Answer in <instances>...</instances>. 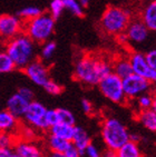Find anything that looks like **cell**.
Listing matches in <instances>:
<instances>
[{
	"label": "cell",
	"mask_w": 156,
	"mask_h": 157,
	"mask_svg": "<svg viewBox=\"0 0 156 157\" xmlns=\"http://www.w3.org/2000/svg\"><path fill=\"white\" fill-rule=\"evenodd\" d=\"M111 71L113 66L108 61L94 56H83L75 65L74 77L81 84L96 86L100 82V79Z\"/></svg>",
	"instance_id": "1"
},
{
	"label": "cell",
	"mask_w": 156,
	"mask_h": 157,
	"mask_svg": "<svg viewBox=\"0 0 156 157\" xmlns=\"http://www.w3.org/2000/svg\"><path fill=\"white\" fill-rule=\"evenodd\" d=\"M5 52L12 60L15 68L24 69L28 63L36 59V42H33L25 33L5 42Z\"/></svg>",
	"instance_id": "2"
},
{
	"label": "cell",
	"mask_w": 156,
	"mask_h": 157,
	"mask_svg": "<svg viewBox=\"0 0 156 157\" xmlns=\"http://www.w3.org/2000/svg\"><path fill=\"white\" fill-rule=\"evenodd\" d=\"M55 24L56 20L49 12H41L35 18L24 21L22 33H26L33 42L42 45L51 38L55 30Z\"/></svg>",
	"instance_id": "3"
},
{
	"label": "cell",
	"mask_w": 156,
	"mask_h": 157,
	"mask_svg": "<svg viewBox=\"0 0 156 157\" xmlns=\"http://www.w3.org/2000/svg\"><path fill=\"white\" fill-rule=\"evenodd\" d=\"M100 136L106 147L117 151L120 146L129 140V132L119 119L108 117L102 123Z\"/></svg>",
	"instance_id": "4"
},
{
	"label": "cell",
	"mask_w": 156,
	"mask_h": 157,
	"mask_svg": "<svg viewBox=\"0 0 156 157\" xmlns=\"http://www.w3.org/2000/svg\"><path fill=\"white\" fill-rule=\"evenodd\" d=\"M131 21V13L119 7H108L100 18L103 30L109 35L124 33Z\"/></svg>",
	"instance_id": "5"
},
{
	"label": "cell",
	"mask_w": 156,
	"mask_h": 157,
	"mask_svg": "<svg viewBox=\"0 0 156 157\" xmlns=\"http://www.w3.org/2000/svg\"><path fill=\"white\" fill-rule=\"evenodd\" d=\"M97 86L103 96L111 103L124 104L126 101V96L123 89V79L113 71L100 79Z\"/></svg>",
	"instance_id": "6"
},
{
	"label": "cell",
	"mask_w": 156,
	"mask_h": 157,
	"mask_svg": "<svg viewBox=\"0 0 156 157\" xmlns=\"http://www.w3.org/2000/svg\"><path fill=\"white\" fill-rule=\"evenodd\" d=\"M46 112L47 108L45 105L37 100H31L22 118L25 119L26 124L35 130L46 132L49 129V126L46 121Z\"/></svg>",
	"instance_id": "7"
},
{
	"label": "cell",
	"mask_w": 156,
	"mask_h": 157,
	"mask_svg": "<svg viewBox=\"0 0 156 157\" xmlns=\"http://www.w3.org/2000/svg\"><path fill=\"white\" fill-rule=\"evenodd\" d=\"M123 89L126 99H136L138 96L150 93L153 89V84L144 77L133 73L123 78Z\"/></svg>",
	"instance_id": "8"
},
{
	"label": "cell",
	"mask_w": 156,
	"mask_h": 157,
	"mask_svg": "<svg viewBox=\"0 0 156 157\" xmlns=\"http://www.w3.org/2000/svg\"><path fill=\"white\" fill-rule=\"evenodd\" d=\"M24 29V20L17 15H0V39L7 42L16 37Z\"/></svg>",
	"instance_id": "9"
},
{
	"label": "cell",
	"mask_w": 156,
	"mask_h": 157,
	"mask_svg": "<svg viewBox=\"0 0 156 157\" xmlns=\"http://www.w3.org/2000/svg\"><path fill=\"white\" fill-rule=\"evenodd\" d=\"M22 70H24L25 75L27 76L33 84L40 86V87H42L47 82V80L50 79L48 67L46 66L41 59H33Z\"/></svg>",
	"instance_id": "10"
},
{
	"label": "cell",
	"mask_w": 156,
	"mask_h": 157,
	"mask_svg": "<svg viewBox=\"0 0 156 157\" xmlns=\"http://www.w3.org/2000/svg\"><path fill=\"white\" fill-rule=\"evenodd\" d=\"M133 68V73L139 75L142 77L150 80L153 85L156 84V70L147 63L145 54L142 52H134L128 58Z\"/></svg>",
	"instance_id": "11"
},
{
	"label": "cell",
	"mask_w": 156,
	"mask_h": 157,
	"mask_svg": "<svg viewBox=\"0 0 156 157\" xmlns=\"http://www.w3.org/2000/svg\"><path fill=\"white\" fill-rule=\"evenodd\" d=\"M124 33L126 35L127 41L133 44H143L148 40L150 31L142 21V19H139V20L129 21Z\"/></svg>",
	"instance_id": "12"
},
{
	"label": "cell",
	"mask_w": 156,
	"mask_h": 157,
	"mask_svg": "<svg viewBox=\"0 0 156 157\" xmlns=\"http://www.w3.org/2000/svg\"><path fill=\"white\" fill-rule=\"evenodd\" d=\"M14 151L19 157H44L42 148L31 139H17Z\"/></svg>",
	"instance_id": "13"
},
{
	"label": "cell",
	"mask_w": 156,
	"mask_h": 157,
	"mask_svg": "<svg viewBox=\"0 0 156 157\" xmlns=\"http://www.w3.org/2000/svg\"><path fill=\"white\" fill-rule=\"evenodd\" d=\"M28 105H29V101L22 98L18 93H16L12 96H10L9 99L7 100L6 109L17 118H22Z\"/></svg>",
	"instance_id": "14"
},
{
	"label": "cell",
	"mask_w": 156,
	"mask_h": 157,
	"mask_svg": "<svg viewBox=\"0 0 156 157\" xmlns=\"http://www.w3.org/2000/svg\"><path fill=\"white\" fill-rule=\"evenodd\" d=\"M19 129H20L19 118L14 116L7 109L0 110V130L16 135V132H18Z\"/></svg>",
	"instance_id": "15"
},
{
	"label": "cell",
	"mask_w": 156,
	"mask_h": 157,
	"mask_svg": "<svg viewBox=\"0 0 156 157\" xmlns=\"http://www.w3.org/2000/svg\"><path fill=\"white\" fill-rule=\"evenodd\" d=\"M92 143L89 135L83 127L75 126V132H74V136L72 139V144L84 155V151L88 145Z\"/></svg>",
	"instance_id": "16"
},
{
	"label": "cell",
	"mask_w": 156,
	"mask_h": 157,
	"mask_svg": "<svg viewBox=\"0 0 156 157\" xmlns=\"http://www.w3.org/2000/svg\"><path fill=\"white\" fill-rule=\"evenodd\" d=\"M142 21L150 31L156 33V0H152L142 12Z\"/></svg>",
	"instance_id": "17"
},
{
	"label": "cell",
	"mask_w": 156,
	"mask_h": 157,
	"mask_svg": "<svg viewBox=\"0 0 156 157\" xmlns=\"http://www.w3.org/2000/svg\"><path fill=\"white\" fill-rule=\"evenodd\" d=\"M48 130H49V134H53L55 136L72 142V136H74V132H75V125L57 123L54 126H51Z\"/></svg>",
	"instance_id": "18"
},
{
	"label": "cell",
	"mask_w": 156,
	"mask_h": 157,
	"mask_svg": "<svg viewBox=\"0 0 156 157\" xmlns=\"http://www.w3.org/2000/svg\"><path fill=\"white\" fill-rule=\"evenodd\" d=\"M137 119L144 128L152 133H156V113L152 108L141 110L138 113Z\"/></svg>",
	"instance_id": "19"
},
{
	"label": "cell",
	"mask_w": 156,
	"mask_h": 157,
	"mask_svg": "<svg viewBox=\"0 0 156 157\" xmlns=\"http://www.w3.org/2000/svg\"><path fill=\"white\" fill-rule=\"evenodd\" d=\"M117 157H143L138 143L128 140L116 151Z\"/></svg>",
	"instance_id": "20"
},
{
	"label": "cell",
	"mask_w": 156,
	"mask_h": 157,
	"mask_svg": "<svg viewBox=\"0 0 156 157\" xmlns=\"http://www.w3.org/2000/svg\"><path fill=\"white\" fill-rule=\"evenodd\" d=\"M70 144H72V142L55 136L53 134H49L48 138H47V146H48L49 151L64 153V151L68 148V146L70 145Z\"/></svg>",
	"instance_id": "21"
},
{
	"label": "cell",
	"mask_w": 156,
	"mask_h": 157,
	"mask_svg": "<svg viewBox=\"0 0 156 157\" xmlns=\"http://www.w3.org/2000/svg\"><path fill=\"white\" fill-rule=\"evenodd\" d=\"M113 73L116 74L118 77L123 79L127 76L133 74V68L131 65L129 59H125V58H120L117 61H115L114 66H113Z\"/></svg>",
	"instance_id": "22"
},
{
	"label": "cell",
	"mask_w": 156,
	"mask_h": 157,
	"mask_svg": "<svg viewBox=\"0 0 156 157\" xmlns=\"http://www.w3.org/2000/svg\"><path fill=\"white\" fill-rule=\"evenodd\" d=\"M57 49V44L54 40H47L42 44V47L40 49V59L42 61H48L54 57V54Z\"/></svg>",
	"instance_id": "23"
},
{
	"label": "cell",
	"mask_w": 156,
	"mask_h": 157,
	"mask_svg": "<svg viewBox=\"0 0 156 157\" xmlns=\"http://www.w3.org/2000/svg\"><path fill=\"white\" fill-rule=\"evenodd\" d=\"M15 65L5 50H0V74H8L14 71Z\"/></svg>",
	"instance_id": "24"
},
{
	"label": "cell",
	"mask_w": 156,
	"mask_h": 157,
	"mask_svg": "<svg viewBox=\"0 0 156 157\" xmlns=\"http://www.w3.org/2000/svg\"><path fill=\"white\" fill-rule=\"evenodd\" d=\"M42 12V10L39 8V7H33V6H29V7H25L22 9H20L17 12V16L19 18L22 19V20H29L31 18H35L37 16H39Z\"/></svg>",
	"instance_id": "25"
},
{
	"label": "cell",
	"mask_w": 156,
	"mask_h": 157,
	"mask_svg": "<svg viewBox=\"0 0 156 157\" xmlns=\"http://www.w3.org/2000/svg\"><path fill=\"white\" fill-rule=\"evenodd\" d=\"M65 9L69 10L70 13H72L76 17H84V10L78 0H63Z\"/></svg>",
	"instance_id": "26"
},
{
	"label": "cell",
	"mask_w": 156,
	"mask_h": 157,
	"mask_svg": "<svg viewBox=\"0 0 156 157\" xmlns=\"http://www.w3.org/2000/svg\"><path fill=\"white\" fill-rule=\"evenodd\" d=\"M18 137L15 134L0 130V147L1 148H14Z\"/></svg>",
	"instance_id": "27"
},
{
	"label": "cell",
	"mask_w": 156,
	"mask_h": 157,
	"mask_svg": "<svg viewBox=\"0 0 156 157\" xmlns=\"http://www.w3.org/2000/svg\"><path fill=\"white\" fill-rule=\"evenodd\" d=\"M57 116H58V123H64L68 125H75L76 118L70 110L66 108H57Z\"/></svg>",
	"instance_id": "28"
},
{
	"label": "cell",
	"mask_w": 156,
	"mask_h": 157,
	"mask_svg": "<svg viewBox=\"0 0 156 157\" xmlns=\"http://www.w3.org/2000/svg\"><path fill=\"white\" fill-rule=\"evenodd\" d=\"M64 9V2L63 0H51L50 5H49V13L55 20H57L60 16L63 15Z\"/></svg>",
	"instance_id": "29"
},
{
	"label": "cell",
	"mask_w": 156,
	"mask_h": 157,
	"mask_svg": "<svg viewBox=\"0 0 156 157\" xmlns=\"http://www.w3.org/2000/svg\"><path fill=\"white\" fill-rule=\"evenodd\" d=\"M42 88L45 89V91H47L49 95H53V96H57L63 93V86L53 79H48L47 82L42 86Z\"/></svg>",
	"instance_id": "30"
},
{
	"label": "cell",
	"mask_w": 156,
	"mask_h": 157,
	"mask_svg": "<svg viewBox=\"0 0 156 157\" xmlns=\"http://www.w3.org/2000/svg\"><path fill=\"white\" fill-rule=\"evenodd\" d=\"M137 100V106L138 108L143 110V109H150L152 107V103H153V95L145 93V94L141 95L136 98Z\"/></svg>",
	"instance_id": "31"
},
{
	"label": "cell",
	"mask_w": 156,
	"mask_h": 157,
	"mask_svg": "<svg viewBox=\"0 0 156 157\" xmlns=\"http://www.w3.org/2000/svg\"><path fill=\"white\" fill-rule=\"evenodd\" d=\"M46 121H47L49 128L51 126H54L55 124H57L58 116L56 109H47V112H46Z\"/></svg>",
	"instance_id": "32"
},
{
	"label": "cell",
	"mask_w": 156,
	"mask_h": 157,
	"mask_svg": "<svg viewBox=\"0 0 156 157\" xmlns=\"http://www.w3.org/2000/svg\"><path fill=\"white\" fill-rule=\"evenodd\" d=\"M17 93H18L22 98H25V99L27 100V101H29V103L31 100H33V98H35V94H33V89L29 87H26V86L19 88Z\"/></svg>",
	"instance_id": "33"
},
{
	"label": "cell",
	"mask_w": 156,
	"mask_h": 157,
	"mask_svg": "<svg viewBox=\"0 0 156 157\" xmlns=\"http://www.w3.org/2000/svg\"><path fill=\"white\" fill-rule=\"evenodd\" d=\"M84 154L87 155V157H100L102 153H100V151H99V148L97 146L94 145L93 143H90L85 149Z\"/></svg>",
	"instance_id": "34"
},
{
	"label": "cell",
	"mask_w": 156,
	"mask_h": 157,
	"mask_svg": "<svg viewBox=\"0 0 156 157\" xmlns=\"http://www.w3.org/2000/svg\"><path fill=\"white\" fill-rule=\"evenodd\" d=\"M145 58H146L147 63H148L153 69L156 70V48L152 49L150 52H147L146 54H145Z\"/></svg>",
	"instance_id": "35"
},
{
	"label": "cell",
	"mask_w": 156,
	"mask_h": 157,
	"mask_svg": "<svg viewBox=\"0 0 156 157\" xmlns=\"http://www.w3.org/2000/svg\"><path fill=\"white\" fill-rule=\"evenodd\" d=\"M64 155H65V157H81L83 156V154H81L80 151H78L72 144H70L66 151H64Z\"/></svg>",
	"instance_id": "36"
},
{
	"label": "cell",
	"mask_w": 156,
	"mask_h": 157,
	"mask_svg": "<svg viewBox=\"0 0 156 157\" xmlns=\"http://www.w3.org/2000/svg\"><path fill=\"white\" fill-rule=\"evenodd\" d=\"M81 109L86 115H92L94 112V106L90 100L84 98V99H81Z\"/></svg>",
	"instance_id": "37"
},
{
	"label": "cell",
	"mask_w": 156,
	"mask_h": 157,
	"mask_svg": "<svg viewBox=\"0 0 156 157\" xmlns=\"http://www.w3.org/2000/svg\"><path fill=\"white\" fill-rule=\"evenodd\" d=\"M0 157H19L14 151V148H1L0 147Z\"/></svg>",
	"instance_id": "38"
},
{
	"label": "cell",
	"mask_w": 156,
	"mask_h": 157,
	"mask_svg": "<svg viewBox=\"0 0 156 157\" xmlns=\"http://www.w3.org/2000/svg\"><path fill=\"white\" fill-rule=\"evenodd\" d=\"M100 157H117V154H116V151H113V149H105V151H103Z\"/></svg>",
	"instance_id": "39"
},
{
	"label": "cell",
	"mask_w": 156,
	"mask_h": 157,
	"mask_svg": "<svg viewBox=\"0 0 156 157\" xmlns=\"http://www.w3.org/2000/svg\"><path fill=\"white\" fill-rule=\"evenodd\" d=\"M129 140L138 143L139 140H141V135H138V134H136V133L129 134Z\"/></svg>",
	"instance_id": "40"
},
{
	"label": "cell",
	"mask_w": 156,
	"mask_h": 157,
	"mask_svg": "<svg viewBox=\"0 0 156 157\" xmlns=\"http://www.w3.org/2000/svg\"><path fill=\"white\" fill-rule=\"evenodd\" d=\"M45 157H65L64 153H56V151H48V154L45 155Z\"/></svg>",
	"instance_id": "41"
},
{
	"label": "cell",
	"mask_w": 156,
	"mask_h": 157,
	"mask_svg": "<svg viewBox=\"0 0 156 157\" xmlns=\"http://www.w3.org/2000/svg\"><path fill=\"white\" fill-rule=\"evenodd\" d=\"M78 2L80 3V6L83 7V8H86V7H88V5H89V0H78Z\"/></svg>",
	"instance_id": "42"
},
{
	"label": "cell",
	"mask_w": 156,
	"mask_h": 157,
	"mask_svg": "<svg viewBox=\"0 0 156 157\" xmlns=\"http://www.w3.org/2000/svg\"><path fill=\"white\" fill-rule=\"evenodd\" d=\"M150 108L156 113V94L153 95V103H152V107Z\"/></svg>",
	"instance_id": "43"
},
{
	"label": "cell",
	"mask_w": 156,
	"mask_h": 157,
	"mask_svg": "<svg viewBox=\"0 0 156 157\" xmlns=\"http://www.w3.org/2000/svg\"><path fill=\"white\" fill-rule=\"evenodd\" d=\"M153 91H154V94H156V84L153 86Z\"/></svg>",
	"instance_id": "44"
},
{
	"label": "cell",
	"mask_w": 156,
	"mask_h": 157,
	"mask_svg": "<svg viewBox=\"0 0 156 157\" xmlns=\"http://www.w3.org/2000/svg\"><path fill=\"white\" fill-rule=\"evenodd\" d=\"M44 157H45V156H44Z\"/></svg>",
	"instance_id": "45"
}]
</instances>
